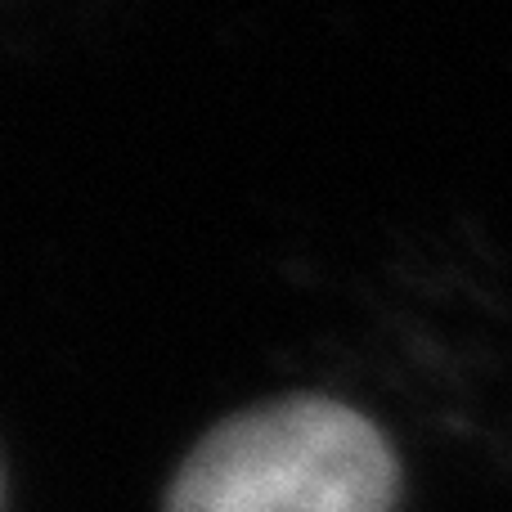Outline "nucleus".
<instances>
[{"label": "nucleus", "mask_w": 512, "mask_h": 512, "mask_svg": "<svg viewBox=\"0 0 512 512\" xmlns=\"http://www.w3.org/2000/svg\"><path fill=\"white\" fill-rule=\"evenodd\" d=\"M396 495V454L360 409L288 396L207 432L167 512H391Z\"/></svg>", "instance_id": "nucleus-1"}]
</instances>
